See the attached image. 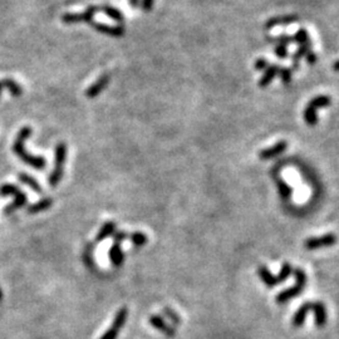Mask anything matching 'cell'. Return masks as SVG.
Instances as JSON below:
<instances>
[{"mask_svg": "<svg viewBox=\"0 0 339 339\" xmlns=\"http://www.w3.org/2000/svg\"><path fill=\"white\" fill-rule=\"evenodd\" d=\"M116 224L113 221H108L106 222V224H103V226L101 227V230L98 231V234H97L96 237V241H103L106 240L107 238H111L113 237V234L116 232Z\"/></svg>", "mask_w": 339, "mask_h": 339, "instance_id": "19", "label": "cell"}, {"mask_svg": "<svg viewBox=\"0 0 339 339\" xmlns=\"http://www.w3.org/2000/svg\"><path fill=\"white\" fill-rule=\"evenodd\" d=\"M153 2L154 0H142V2H141V7H142V9L145 10V12H150L153 7Z\"/></svg>", "mask_w": 339, "mask_h": 339, "instance_id": "36", "label": "cell"}, {"mask_svg": "<svg viewBox=\"0 0 339 339\" xmlns=\"http://www.w3.org/2000/svg\"><path fill=\"white\" fill-rule=\"evenodd\" d=\"M67 152L68 147L64 142H59L56 146L54 150V169L51 171L49 176V185L51 187H57L59 181L63 177V171H64V164L67 161Z\"/></svg>", "mask_w": 339, "mask_h": 339, "instance_id": "3", "label": "cell"}, {"mask_svg": "<svg viewBox=\"0 0 339 339\" xmlns=\"http://www.w3.org/2000/svg\"><path fill=\"white\" fill-rule=\"evenodd\" d=\"M110 81H111V75L108 74V73H105V74H102L101 77H99L98 80H97L96 82H94L93 85H92L86 91L87 98L92 99V98H96L97 96H99L103 89H105L106 87L108 86Z\"/></svg>", "mask_w": 339, "mask_h": 339, "instance_id": "8", "label": "cell"}, {"mask_svg": "<svg viewBox=\"0 0 339 339\" xmlns=\"http://www.w3.org/2000/svg\"><path fill=\"white\" fill-rule=\"evenodd\" d=\"M293 274H294L295 284L292 288L283 290V292H280L276 295L275 302L278 303V304H285L286 302H289L293 298L299 297L303 290L305 289L306 283H308V276H306L305 271L300 269V268H297L295 270H293Z\"/></svg>", "mask_w": 339, "mask_h": 339, "instance_id": "2", "label": "cell"}, {"mask_svg": "<svg viewBox=\"0 0 339 339\" xmlns=\"http://www.w3.org/2000/svg\"><path fill=\"white\" fill-rule=\"evenodd\" d=\"M99 10H102L106 15H108V17L116 20L117 23H123L124 21V17L121 13V10L116 9V8L111 7V5H103L102 8H99Z\"/></svg>", "mask_w": 339, "mask_h": 339, "instance_id": "23", "label": "cell"}, {"mask_svg": "<svg viewBox=\"0 0 339 339\" xmlns=\"http://www.w3.org/2000/svg\"><path fill=\"white\" fill-rule=\"evenodd\" d=\"M311 310L314 311V323L317 328H324L328 321V311L322 302H311Z\"/></svg>", "mask_w": 339, "mask_h": 339, "instance_id": "11", "label": "cell"}, {"mask_svg": "<svg viewBox=\"0 0 339 339\" xmlns=\"http://www.w3.org/2000/svg\"><path fill=\"white\" fill-rule=\"evenodd\" d=\"M89 24L92 25V28H94L96 31H98L99 33L110 35V37L119 38V37H123L124 33H126V29H124L122 25L111 27V25H106V24H103V23H98V21H93V20H92Z\"/></svg>", "mask_w": 339, "mask_h": 339, "instance_id": "9", "label": "cell"}, {"mask_svg": "<svg viewBox=\"0 0 339 339\" xmlns=\"http://www.w3.org/2000/svg\"><path fill=\"white\" fill-rule=\"evenodd\" d=\"M113 239H115V243H122L123 240H126L127 238H128V234H127L126 231H119V230H116V232L113 234Z\"/></svg>", "mask_w": 339, "mask_h": 339, "instance_id": "35", "label": "cell"}, {"mask_svg": "<svg viewBox=\"0 0 339 339\" xmlns=\"http://www.w3.org/2000/svg\"><path fill=\"white\" fill-rule=\"evenodd\" d=\"M278 190L279 194H280V196L283 197V199H290V197H292L293 189L285 181L281 180V178H278Z\"/></svg>", "mask_w": 339, "mask_h": 339, "instance_id": "28", "label": "cell"}, {"mask_svg": "<svg viewBox=\"0 0 339 339\" xmlns=\"http://www.w3.org/2000/svg\"><path fill=\"white\" fill-rule=\"evenodd\" d=\"M257 274H259L262 281L268 286V288H274V286L279 285V284L281 283L280 279L278 278V275H274V274L271 273L267 267H264V265H260V267L257 268Z\"/></svg>", "mask_w": 339, "mask_h": 339, "instance_id": "13", "label": "cell"}, {"mask_svg": "<svg viewBox=\"0 0 339 339\" xmlns=\"http://www.w3.org/2000/svg\"><path fill=\"white\" fill-rule=\"evenodd\" d=\"M2 298H3V293H2V289H0V300H2Z\"/></svg>", "mask_w": 339, "mask_h": 339, "instance_id": "39", "label": "cell"}, {"mask_svg": "<svg viewBox=\"0 0 339 339\" xmlns=\"http://www.w3.org/2000/svg\"><path fill=\"white\" fill-rule=\"evenodd\" d=\"M0 196H13L14 197V201L10 206L4 208L5 214H12L13 211L18 210V208L24 207L27 205V195L21 191L19 187L15 185H10V184H5L0 187Z\"/></svg>", "mask_w": 339, "mask_h": 339, "instance_id": "4", "label": "cell"}, {"mask_svg": "<svg viewBox=\"0 0 339 339\" xmlns=\"http://www.w3.org/2000/svg\"><path fill=\"white\" fill-rule=\"evenodd\" d=\"M293 43H295V44H299V45L306 44V43H311L308 31L304 28L298 29V31L295 32V34L293 35Z\"/></svg>", "mask_w": 339, "mask_h": 339, "instance_id": "25", "label": "cell"}, {"mask_svg": "<svg viewBox=\"0 0 339 339\" xmlns=\"http://www.w3.org/2000/svg\"><path fill=\"white\" fill-rule=\"evenodd\" d=\"M127 317H128V310H127V308L119 309V310L117 311V314H116L112 327H111L110 329H108L107 332L102 335L101 339H116L117 338L119 330L122 329V327H123V324L127 321Z\"/></svg>", "mask_w": 339, "mask_h": 339, "instance_id": "7", "label": "cell"}, {"mask_svg": "<svg viewBox=\"0 0 339 339\" xmlns=\"http://www.w3.org/2000/svg\"><path fill=\"white\" fill-rule=\"evenodd\" d=\"M150 324L152 325L153 328H156L157 330H160V332L164 333L165 335H167V337L172 338L173 335H175V329H173L172 327H170V325L167 324V323L165 322L164 319H162L160 316H152V317H151Z\"/></svg>", "mask_w": 339, "mask_h": 339, "instance_id": "16", "label": "cell"}, {"mask_svg": "<svg viewBox=\"0 0 339 339\" xmlns=\"http://www.w3.org/2000/svg\"><path fill=\"white\" fill-rule=\"evenodd\" d=\"M286 148H288V143H286L285 141H279V142H276L275 145H273V146H270V147L264 148V150L260 151L259 157H260V160H271V159H274V157H276V156H279V154L283 153Z\"/></svg>", "mask_w": 339, "mask_h": 339, "instance_id": "12", "label": "cell"}, {"mask_svg": "<svg viewBox=\"0 0 339 339\" xmlns=\"http://www.w3.org/2000/svg\"><path fill=\"white\" fill-rule=\"evenodd\" d=\"M129 4H131L132 8H137L138 4H140V0H129Z\"/></svg>", "mask_w": 339, "mask_h": 339, "instance_id": "37", "label": "cell"}, {"mask_svg": "<svg viewBox=\"0 0 339 339\" xmlns=\"http://www.w3.org/2000/svg\"><path fill=\"white\" fill-rule=\"evenodd\" d=\"M110 260L115 268L121 267V265L123 264L124 255H123V251H122L121 245H119V244L115 243L112 245V248L110 249Z\"/></svg>", "mask_w": 339, "mask_h": 339, "instance_id": "17", "label": "cell"}, {"mask_svg": "<svg viewBox=\"0 0 339 339\" xmlns=\"http://www.w3.org/2000/svg\"><path fill=\"white\" fill-rule=\"evenodd\" d=\"M2 89H3V87H2V85H0V93H2Z\"/></svg>", "mask_w": 339, "mask_h": 339, "instance_id": "40", "label": "cell"}, {"mask_svg": "<svg viewBox=\"0 0 339 339\" xmlns=\"http://www.w3.org/2000/svg\"><path fill=\"white\" fill-rule=\"evenodd\" d=\"M279 77H280L283 85H289L293 78V69L292 68H281L280 72H279Z\"/></svg>", "mask_w": 339, "mask_h": 339, "instance_id": "29", "label": "cell"}, {"mask_svg": "<svg viewBox=\"0 0 339 339\" xmlns=\"http://www.w3.org/2000/svg\"><path fill=\"white\" fill-rule=\"evenodd\" d=\"M18 177H19V180H20L21 182L24 184V185L29 186L32 190H34L35 192H39V194H40V192L43 191L42 186L39 185V182H38V181L35 180L34 177H32V176L27 175V173H24V172H20L18 175Z\"/></svg>", "mask_w": 339, "mask_h": 339, "instance_id": "24", "label": "cell"}, {"mask_svg": "<svg viewBox=\"0 0 339 339\" xmlns=\"http://www.w3.org/2000/svg\"><path fill=\"white\" fill-rule=\"evenodd\" d=\"M281 67L278 66V64H271L267 68V69L264 70V73H263L262 78H260L259 81V87H262V88H265V87H268L270 85L271 82H273L274 78L276 77V75H279V72H280Z\"/></svg>", "mask_w": 339, "mask_h": 339, "instance_id": "15", "label": "cell"}, {"mask_svg": "<svg viewBox=\"0 0 339 339\" xmlns=\"http://www.w3.org/2000/svg\"><path fill=\"white\" fill-rule=\"evenodd\" d=\"M338 243V237L333 232L325 234L323 237L318 238H309L304 241V248L308 250H317L322 248H329V246L335 245Z\"/></svg>", "mask_w": 339, "mask_h": 339, "instance_id": "5", "label": "cell"}, {"mask_svg": "<svg viewBox=\"0 0 339 339\" xmlns=\"http://www.w3.org/2000/svg\"><path fill=\"white\" fill-rule=\"evenodd\" d=\"M99 10L98 7H88L85 12L82 13H68V14H64L62 17V20L64 21V24H75V23H91L92 19H93L94 15L97 14V12Z\"/></svg>", "mask_w": 339, "mask_h": 339, "instance_id": "6", "label": "cell"}, {"mask_svg": "<svg viewBox=\"0 0 339 339\" xmlns=\"http://www.w3.org/2000/svg\"><path fill=\"white\" fill-rule=\"evenodd\" d=\"M268 67H269V62H268V59L259 58V59H256V61H255L254 68L256 70H265Z\"/></svg>", "mask_w": 339, "mask_h": 339, "instance_id": "33", "label": "cell"}, {"mask_svg": "<svg viewBox=\"0 0 339 339\" xmlns=\"http://www.w3.org/2000/svg\"><path fill=\"white\" fill-rule=\"evenodd\" d=\"M128 238L131 239L132 244H134L136 248H141V246L146 245V244H147V241H148L147 235L143 234V232H141V231L132 232L131 235H128Z\"/></svg>", "mask_w": 339, "mask_h": 339, "instance_id": "27", "label": "cell"}, {"mask_svg": "<svg viewBox=\"0 0 339 339\" xmlns=\"http://www.w3.org/2000/svg\"><path fill=\"white\" fill-rule=\"evenodd\" d=\"M333 69H334L335 72H339V61L334 62V64H333Z\"/></svg>", "mask_w": 339, "mask_h": 339, "instance_id": "38", "label": "cell"}, {"mask_svg": "<svg viewBox=\"0 0 339 339\" xmlns=\"http://www.w3.org/2000/svg\"><path fill=\"white\" fill-rule=\"evenodd\" d=\"M299 21V17L295 14H288V15H279V17L270 18L269 20L265 23V29L275 28V27H288L292 24Z\"/></svg>", "mask_w": 339, "mask_h": 339, "instance_id": "10", "label": "cell"}, {"mask_svg": "<svg viewBox=\"0 0 339 339\" xmlns=\"http://www.w3.org/2000/svg\"><path fill=\"white\" fill-rule=\"evenodd\" d=\"M304 58L306 59V62H308V63L310 64V66H314V64H316L317 62H318V56H317V53H314L313 50H309L308 53L305 54Z\"/></svg>", "mask_w": 339, "mask_h": 339, "instance_id": "34", "label": "cell"}, {"mask_svg": "<svg viewBox=\"0 0 339 339\" xmlns=\"http://www.w3.org/2000/svg\"><path fill=\"white\" fill-rule=\"evenodd\" d=\"M164 314H165V316H166V318L170 319L171 323H172L173 325H178L181 323L180 317H178L177 313H175V311H173L172 309L165 308L164 309Z\"/></svg>", "mask_w": 339, "mask_h": 339, "instance_id": "31", "label": "cell"}, {"mask_svg": "<svg viewBox=\"0 0 339 339\" xmlns=\"http://www.w3.org/2000/svg\"><path fill=\"white\" fill-rule=\"evenodd\" d=\"M309 310H311V302H305L304 304L300 305V308L295 311V314L293 316V327L294 328H300L304 324L306 316H308Z\"/></svg>", "mask_w": 339, "mask_h": 339, "instance_id": "14", "label": "cell"}, {"mask_svg": "<svg viewBox=\"0 0 339 339\" xmlns=\"http://www.w3.org/2000/svg\"><path fill=\"white\" fill-rule=\"evenodd\" d=\"M270 40L271 42L276 43V44L285 45V47H288L289 44H293V37L292 35H286V34H281V35H279V37L273 38V39H270Z\"/></svg>", "mask_w": 339, "mask_h": 339, "instance_id": "30", "label": "cell"}, {"mask_svg": "<svg viewBox=\"0 0 339 339\" xmlns=\"http://www.w3.org/2000/svg\"><path fill=\"white\" fill-rule=\"evenodd\" d=\"M51 205H53V200H51L50 197H45V199H42L40 201L35 202V203H33V205L29 206L28 213L29 214L42 213V211L48 210V208H49Z\"/></svg>", "mask_w": 339, "mask_h": 339, "instance_id": "20", "label": "cell"}, {"mask_svg": "<svg viewBox=\"0 0 339 339\" xmlns=\"http://www.w3.org/2000/svg\"><path fill=\"white\" fill-rule=\"evenodd\" d=\"M31 135H32L31 127H23V128L19 131L17 138H15L14 145H13V151H14V153L17 154L24 164L29 165V166L33 167V169L42 170L44 169L45 165H47V161H45L43 157L31 154L25 150V146H24V143H25V141L31 137Z\"/></svg>", "mask_w": 339, "mask_h": 339, "instance_id": "1", "label": "cell"}, {"mask_svg": "<svg viewBox=\"0 0 339 339\" xmlns=\"http://www.w3.org/2000/svg\"><path fill=\"white\" fill-rule=\"evenodd\" d=\"M274 54H275V56L280 59L288 58V56H289L288 47H285V45H281V44H276L275 48H274Z\"/></svg>", "mask_w": 339, "mask_h": 339, "instance_id": "32", "label": "cell"}, {"mask_svg": "<svg viewBox=\"0 0 339 339\" xmlns=\"http://www.w3.org/2000/svg\"><path fill=\"white\" fill-rule=\"evenodd\" d=\"M0 85H2L3 88H8L9 89V92L12 93V96L14 97H20L21 94H23V88H21L20 86L18 85L15 81L10 80V78H7V80H3L0 81Z\"/></svg>", "mask_w": 339, "mask_h": 339, "instance_id": "22", "label": "cell"}, {"mask_svg": "<svg viewBox=\"0 0 339 339\" xmlns=\"http://www.w3.org/2000/svg\"><path fill=\"white\" fill-rule=\"evenodd\" d=\"M309 50H311V43H306V44L299 45V48H298V49L293 53V56H292V62H293L292 69L293 70L297 69V68L299 67L300 59L304 58L305 54L308 53Z\"/></svg>", "mask_w": 339, "mask_h": 339, "instance_id": "18", "label": "cell"}, {"mask_svg": "<svg viewBox=\"0 0 339 339\" xmlns=\"http://www.w3.org/2000/svg\"><path fill=\"white\" fill-rule=\"evenodd\" d=\"M330 103H332V99H330L329 96H317L311 99L310 102L308 103V107H310L311 110L318 111L319 108H325L329 107Z\"/></svg>", "mask_w": 339, "mask_h": 339, "instance_id": "21", "label": "cell"}, {"mask_svg": "<svg viewBox=\"0 0 339 339\" xmlns=\"http://www.w3.org/2000/svg\"><path fill=\"white\" fill-rule=\"evenodd\" d=\"M303 118H304L305 123L310 127L316 126V124L318 123V115H317V111L311 110V108L308 107V106H306L304 111H303Z\"/></svg>", "mask_w": 339, "mask_h": 339, "instance_id": "26", "label": "cell"}]
</instances>
